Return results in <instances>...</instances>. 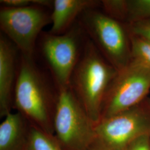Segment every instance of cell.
I'll use <instances>...</instances> for the list:
<instances>
[{
	"mask_svg": "<svg viewBox=\"0 0 150 150\" xmlns=\"http://www.w3.org/2000/svg\"><path fill=\"white\" fill-rule=\"evenodd\" d=\"M54 136L64 150H88L97 138L95 124L70 86L59 89Z\"/></svg>",
	"mask_w": 150,
	"mask_h": 150,
	"instance_id": "cell-4",
	"label": "cell"
},
{
	"mask_svg": "<svg viewBox=\"0 0 150 150\" xmlns=\"http://www.w3.org/2000/svg\"><path fill=\"white\" fill-rule=\"evenodd\" d=\"M131 34L143 38L150 42V18L135 22L127 25Z\"/></svg>",
	"mask_w": 150,
	"mask_h": 150,
	"instance_id": "cell-15",
	"label": "cell"
},
{
	"mask_svg": "<svg viewBox=\"0 0 150 150\" xmlns=\"http://www.w3.org/2000/svg\"><path fill=\"white\" fill-rule=\"evenodd\" d=\"M101 1L54 0L51 13L52 26L50 33L62 35L73 26L74 23L87 10L101 7Z\"/></svg>",
	"mask_w": 150,
	"mask_h": 150,
	"instance_id": "cell-10",
	"label": "cell"
},
{
	"mask_svg": "<svg viewBox=\"0 0 150 150\" xmlns=\"http://www.w3.org/2000/svg\"><path fill=\"white\" fill-rule=\"evenodd\" d=\"M124 150H150V137L144 136L134 139Z\"/></svg>",
	"mask_w": 150,
	"mask_h": 150,
	"instance_id": "cell-17",
	"label": "cell"
},
{
	"mask_svg": "<svg viewBox=\"0 0 150 150\" xmlns=\"http://www.w3.org/2000/svg\"><path fill=\"white\" fill-rule=\"evenodd\" d=\"M117 72L87 38L70 87L95 125L100 120L105 97Z\"/></svg>",
	"mask_w": 150,
	"mask_h": 150,
	"instance_id": "cell-2",
	"label": "cell"
},
{
	"mask_svg": "<svg viewBox=\"0 0 150 150\" xmlns=\"http://www.w3.org/2000/svg\"><path fill=\"white\" fill-rule=\"evenodd\" d=\"M47 8L36 6L0 10V27L4 35L13 43L21 55L34 58L38 38L44 27L51 23Z\"/></svg>",
	"mask_w": 150,
	"mask_h": 150,
	"instance_id": "cell-6",
	"label": "cell"
},
{
	"mask_svg": "<svg viewBox=\"0 0 150 150\" xmlns=\"http://www.w3.org/2000/svg\"><path fill=\"white\" fill-rule=\"evenodd\" d=\"M88 150H114L96 138L91 145Z\"/></svg>",
	"mask_w": 150,
	"mask_h": 150,
	"instance_id": "cell-18",
	"label": "cell"
},
{
	"mask_svg": "<svg viewBox=\"0 0 150 150\" xmlns=\"http://www.w3.org/2000/svg\"><path fill=\"white\" fill-rule=\"evenodd\" d=\"M150 90V68L132 59L118 71L110 86L102 104L100 120L134 106L148 97Z\"/></svg>",
	"mask_w": 150,
	"mask_h": 150,
	"instance_id": "cell-7",
	"label": "cell"
},
{
	"mask_svg": "<svg viewBox=\"0 0 150 150\" xmlns=\"http://www.w3.org/2000/svg\"><path fill=\"white\" fill-rule=\"evenodd\" d=\"M0 4L2 7L18 8L36 6L43 7L45 5V0H1Z\"/></svg>",
	"mask_w": 150,
	"mask_h": 150,
	"instance_id": "cell-16",
	"label": "cell"
},
{
	"mask_svg": "<svg viewBox=\"0 0 150 150\" xmlns=\"http://www.w3.org/2000/svg\"><path fill=\"white\" fill-rule=\"evenodd\" d=\"M130 41L132 59L150 69V42L143 38L131 33Z\"/></svg>",
	"mask_w": 150,
	"mask_h": 150,
	"instance_id": "cell-14",
	"label": "cell"
},
{
	"mask_svg": "<svg viewBox=\"0 0 150 150\" xmlns=\"http://www.w3.org/2000/svg\"><path fill=\"white\" fill-rule=\"evenodd\" d=\"M150 18V0H127L125 25Z\"/></svg>",
	"mask_w": 150,
	"mask_h": 150,
	"instance_id": "cell-13",
	"label": "cell"
},
{
	"mask_svg": "<svg viewBox=\"0 0 150 150\" xmlns=\"http://www.w3.org/2000/svg\"><path fill=\"white\" fill-rule=\"evenodd\" d=\"M18 64L13 108L30 125L54 134L58 91H53L34 58L21 55Z\"/></svg>",
	"mask_w": 150,
	"mask_h": 150,
	"instance_id": "cell-1",
	"label": "cell"
},
{
	"mask_svg": "<svg viewBox=\"0 0 150 150\" xmlns=\"http://www.w3.org/2000/svg\"><path fill=\"white\" fill-rule=\"evenodd\" d=\"M26 150H64L54 134L47 133L31 125Z\"/></svg>",
	"mask_w": 150,
	"mask_h": 150,
	"instance_id": "cell-12",
	"label": "cell"
},
{
	"mask_svg": "<svg viewBox=\"0 0 150 150\" xmlns=\"http://www.w3.org/2000/svg\"><path fill=\"white\" fill-rule=\"evenodd\" d=\"M97 139L114 150H124L139 137H150V98L95 125Z\"/></svg>",
	"mask_w": 150,
	"mask_h": 150,
	"instance_id": "cell-8",
	"label": "cell"
},
{
	"mask_svg": "<svg viewBox=\"0 0 150 150\" xmlns=\"http://www.w3.org/2000/svg\"><path fill=\"white\" fill-rule=\"evenodd\" d=\"M79 25L107 61L117 71L131 62L130 33L127 25L98 8L84 11Z\"/></svg>",
	"mask_w": 150,
	"mask_h": 150,
	"instance_id": "cell-3",
	"label": "cell"
},
{
	"mask_svg": "<svg viewBox=\"0 0 150 150\" xmlns=\"http://www.w3.org/2000/svg\"><path fill=\"white\" fill-rule=\"evenodd\" d=\"M16 47L3 35L0 37V117H5L13 108L16 84Z\"/></svg>",
	"mask_w": 150,
	"mask_h": 150,
	"instance_id": "cell-9",
	"label": "cell"
},
{
	"mask_svg": "<svg viewBox=\"0 0 150 150\" xmlns=\"http://www.w3.org/2000/svg\"><path fill=\"white\" fill-rule=\"evenodd\" d=\"M86 34L79 25L62 35L42 33L40 48L57 90L70 86L72 75L80 59Z\"/></svg>",
	"mask_w": 150,
	"mask_h": 150,
	"instance_id": "cell-5",
	"label": "cell"
},
{
	"mask_svg": "<svg viewBox=\"0 0 150 150\" xmlns=\"http://www.w3.org/2000/svg\"><path fill=\"white\" fill-rule=\"evenodd\" d=\"M30 128L20 113H8L0 125V150H26Z\"/></svg>",
	"mask_w": 150,
	"mask_h": 150,
	"instance_id": "cell-11",
	"label": "cell"
}]
</instances>
